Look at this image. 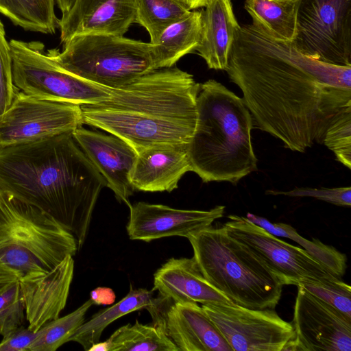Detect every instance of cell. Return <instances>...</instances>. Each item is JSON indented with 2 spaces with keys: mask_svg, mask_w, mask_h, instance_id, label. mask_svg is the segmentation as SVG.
Returning a JSON list of instances; mask_svg holds the SVG:
<instances>
[{
  "mask_svg": "<svg viewBox=\"0 0 351 351\" xmlns=\"http://www.w3.org/2000/svg\"><path fill=\"white\" fill-rule=\"evenodd\" d=\"M226 71L256 127L292 151L322 143L332 121L351 106V66L307 56L252 24L240 26Z\"/></svg>",
  "mask_w": 351,
  "mask_h": 351,
  "instance_id": "1",
  "label": "cell"
},
{
  "mask_svg": "<svg viewBox=\"0 0 351 351\" xmlns=\"http://www.w3.org/2000/svg\"><path fill=\"white\" fill-rule=\"evenodd\" d=\"M103 176L72 132L0 145V190L47 213L75 237H87Z\"/></svg>",
  "mask_w": 351,
  "mask_h": 351,
  "instance_id": "2",
  "label": "cell"
},
{
  "mask_svg": "<svg viewBox=\"0 0 351 351\" xmlns=\"http://www.w3.org/2000/svg\"><path fill=\"white\" fill-rule=\"evenodd\" d=\"M200 84L175 65L154 69L112 89L109 99L80 105L84 123L117 136L138 152L189 145L196 125Z\"/></svg>",
  "mask_w": 351,
  "mask_h": 351,
  "instance_id": "3",
  "label": "cell"
},
{
  "mask_svg": "<svg viewBox=\"0 0 351 351\" xmlns=\"http://www.w3.org/2000/svg\"><path fill=\"white\" fill-rule=\"evenodd\" d=\"M252 125L243 98L215 80L200 84L195 128L188 145L191 171L204 182L235 184L256 171Z\"/></svg>",
  "mask_w": 351,
  "mask_h": 351,
  "instance_id": "4",
  "label": "cell"
},
{
  "mask_svg": "<svg viewBox=\"0 0 351 351\" xmlns=\"http://www.w3.org/2000/svg\"><path fill=\"white\" fill-rule=\"evenodd\" d=\"M193 258L205 278L235 304L275 308L283 285L247 245L223 226H211L187 237Z\"/></svg>",
  "mask_w": 351,
  "mask_h": 351,
  "instance_id": "5",
  "label": "cell"
},
{
  "mask_svg": "<svg viewBox=\"0 0 351 351\" xmlns=\"http://www.w3.org/2000/svg\"><path fill=\"white\" fill-rule=\"evenodd\" d=\"M77 250L74 235L52 217L0 190V263L20 278L48 272Z\"/></svg>",
  "mask_w": 351,
  "mask_h": 351,
  "instance_id": "6",
  "label": "cell"
},
{
  "mask_svg": "<svg viewBox=\"0 0 351 351\" xmlns=\"http://www.w3.org/2000/svg\"><path fill=\"white\" fill-rule=\"evenodd\" d=\"M153 45L124 36L85 34L47 50L62 68L111 89L124 86L154 70Z\"/></svg>",
  "mask_w": 351,
  "mask_h": 351,
  "instance_id": "7",
  "label": "cell"
},
{
  "mask_svg": "<svg viewBox=\"0 0 351 351\" xmlns=\"http://www.w3.org/2000/svg\"><path fill=\"white\" fill-rule=\"evenodd\" d=\"M14 85L40 99L93 104L110 97L112 89L86 80L62 68L38 41L12 39L9 42Z\"/></svg>",
  "mask_w": 351,
  "mask_h": 351,
  "instance_id": "8",
  "label": "cell"
},
{
  "mask_svg": "<svg viewBox=\"0 0 351 351\" xmlns=\"http://www.w3.org/2000/svg\"><path fill=\"white\" fill-rule=\"evenodd\" d=\"M296 1L295 47L322 62L351 66V0Z\"/></svg>",
  "mask_w": 351,
  "mask_h": 351,
  "instance_id": "9",
  "label": "cell"
},
{
  "mask_svg": "<svg viewBox=\"0 0 351 351\" xmlns=\"http://www.w3.org/2000/svg\"><path fill=\"white\" fill-rule=\"evenodd\" d=\"M232 351H282L295 338L291 322L274 308L252 309L235 304H202Z\"/></svg>",
  "mask_w": 351,
  "mask_h": 351,
  "instance_id": "10",
  "label": "cell"
},
{
  "mask_svg": "<svg viewBox=\"0 0 351 351\" xmlns=\"http://www.w3.org/2000/svg\"><path fill=\"white\" fill-rule=\"evenodd\" d=\"M228 219L223 226L228 234L247 245L283 285L337 278L304 249L279 239L245 217L230 215Z\"/></svg>",
  "mask_w": 351,
  "mask_h": 351,
  "instance_id": "11",
  "label": "cell"
},
{
  "mask_svg": "<svg viewBox=\"0 0 351 351\" xmlns=\"http://www.w3.org/2000/svg\"><path fill=\"white\" fill-rule=\"evenodd\" d=\"M83 124L80 105L40 99L19 90L0 117V145L73 132Z\"/></svg>",
  "mask_w": 351,
  "mask_h": 351,
  "instance_id": "12",
  "label": "cell"
},
{
  "mask_svg": "<svg viewBox=\"0 0 351 351\" xmlns=\"http://www.w3.org/2000/svg\"><path fill=\"white\" fill-rule=\"evenodd\" d=\"M295 338L282 351H350L351 317L298 286Z\"/></svg>",
  "mask_w": 351,
  "mask_h": 351,
  "instance_id": "13",
  "label": "cell"
},
{
  "mask_svg": "<svg viewBox=\"0 0 351 351\" xmlns=\"http://www.w3.org/2000/svg\"><path fill=\"white\" fill-rule=\"evenodd\" d=\"M129 208L128 237L145 242L175 236L187 238L211 226L225 212L224 206L208 210H184L143 202L131 204Z\"/></svg>",
  "mask_w": 351,
  "mask_h": 351,
  "instance_id": "14",
  "label": "cell"
},
{
  "mask_svg": "<svg viewBox=\"0 0 351 351\" xmlns=\"http://www.w3.org/2000/svg\"><path fill=\"white\" fill-rule=\"evenodd\" d=\"M149 312L182 351H232L202 307L194 302H173L162 308V298Z\"/></svg>",
  "mask_w": 351,
  "mask_h": 351,
  "instance_id": "15",
  "label": "cell"
},
{
  "mask_svg": "<svg viewBox=\"0 0 351 351\" xmlns=\"http://www.w3.org/2000/svg\"><path fill=\"white\" fill-rule=\"evenodd\" d=\"M73 136L84 154L103 176L107 187L117 200L131 205L129 198L135 191L131 176L138 153L128 143L113 134L108 135L80 127Z\"/></svg>",
  "mask_w": 351,
  "mask_h": 351,
  "instance_id": "16",
  "label": "cell"
},
{
  "mask_svg": "<svg viewBox=\"0 0 351 351\" xmlns=\"http://www.w3.org/2000/svg\"><path fill=\"white\" fill-rule=\"evenodd\" d=\"M136 0H74L58 21L60 41L85 34L124 36L135 23Z\"/></svg>",
  "mask_w": 351,
  "mask_h": 351,
  "instance_id": "17",
  "label": "cell"
},
{
  "mask_svg": "<svg viewBox=\"0 0 351 351\" xmlns=\"http://www.w3.org/2000/svg\"><path fill=\"white\" fill-rule=\"evenodd\" d=\"M73 272L74 260L68 256L48 272L19 279L29 329L36 332L59 317L66 304Z\"/></svg>",
  "mask_w": 351,
  "mask_h": 351,
  "instance_id": "18",
  "label": "cell"
},
{
  "mask_svg": "<svg viewBox=\"0 0 351 351\" xmlns=\"http://www.w3.org/2000/svg\"><path fill=\"white\" fill-rule=\"evenodd\" d=\"M152 290L173 302L234 304L205 278L193 257L167 261L154 273Z\"/></svg>",
  "mask_w": 351,
  "mask_h": 351,
  "instance_id": "19",
  "label": "cell"
},
{
  "mask_svg": "<svg viewBox=\"0 0 351 351\" xmlns=\"http://www.w3.org/2000/svg\"><path fill=\"white\" fill-rule=\"evenodd\" d=\"M191 166L188 145L152 147L138 152L131 176L134 190L171 192Z\"/></svg>",
  "mask_w": 351,
  "mask_h": 351,
  "instance_id": "20",
  "label": "cell"
},
{
  "mask_svg": "<svg viewBox=\"0 0 351 351\" xmlns=\"http://www.w3.org/2000/svg\"><path fill=\"white\" fill-rule=\"evenodd\" d=\"M202 10L199 43L195 51L209 69L225 70L240 26L231 0H210Z\"/></svg>",
  "mask_w": 351,
  "mask_h": 351,
  "instance_id": "21",
  "label": "cell"
},
{
  "mask_svg": "<svg viewBox=\"0 0 351 351\" xmlns=\"http://www.w3.org/2000/svg\"><path fill=\"white\" fill-rule=\"evenodd\" d=\"M202 10L190 11L184 19L170 25L152 44L154 69L169 68L184 56L193 53L201 37Z\"/></svg>",
  "mask_w": 351,
  "mask_h": 351,
  "instance_id": "22",
  "label": "cell"
},
{
  "mask_svg": "<svg viewBox=\"0 0 351 351\" xmlns=\"http://www.w3.org/2000/svg\"><path fill=\"white\" fill-rule=\"evenodd\" d=\"M159 298L153 297V290L134 289L130 286L128 293L112 306L103 308L84 322L69 339L80 344L84 350L100 340L105 328L116 319L137 310H149L158 302Z\"/></svg>",
  "mask_w": 351,
  "mask_h": 351,
  "instance_id": "23",
  "label": "cell"
},
{
  "mask_svg": "<svg viewBox=\"0 0 351 351\" xmlns=\"http://www.w3.org/2000/svg\"><path fill=\"white\" fill-rule=\"evenodd\" d=\"M252 24L274 38L293 41L296 32V0H245Z\"/></svg>",
  "mask_w": 351,
  "mask_h": 351,
  "instance_id": "24",
  "label": "cell"
},
{
  "mask_svg": "<svg viewBox=\"0 0 351 351\" xmlns=\"http://www.w3.org/2000/svg\"><path fill=\"white\" fill-rule=\"evenodd\" d=\"M245 217L276 237L289 239L304 247L333 276L341 278L347 268L346 255L335 247L323 243L313 238L311 241L300 236L291 225L285 223H271L266 218L247 213Z\"/></svg>",
  "mask_w": 351,
  "mask_h": 351,
  "instance_id": "25",
  "label": "cell"
},
{
  "mask_svg": "<svg viewBox=\"0 0 351 351\" xmlns=\"http://www.w3.org/2000/svg\"><path fill=\"white\" fill-rule=\"evenodd\" d=\"M0 13L26 31L53 34L58 27L55 0H0Z\"/></svg>",
  "mask_w": 351,
  "mask_h": 351,
  "instance_id": "26",
  "label": "cell"
},
{
  "mask_svg": "<svg viewBox=\"0 0 351 351\" xmlns=\"http://www.w3.org/2000/svg\"><path fill=\"white\" fill-rule=\"evenodd\" d=\"M109 351H178V348L158 324L136 320L116 330L107 339Z\"/></svg>",
  "mask_w": 351,
  "mask_h": 351,
  "instance_id": "27",
  "label": "cell"
},
{
  "mask_svg": "<svg viewBox=\"0 0 351 351\" xmlns=\"http://www.w3.org/2000/svg\"><path fill=\"white\" fill-rule=\"evenodd\" d=\"M135 6V23L147 31L151 44H155L167 27L191 11L179 0H136Z\"/></svg>",
  "mask_w": 351,
  "mask_h": 351,
  "instance_id": "28",
  "label": "cell"
},
{
  "mask_svg": "<svg viewBox=\"0 0 351 351\" xmlns=\"http://www.w3.org/2000/svg\"><path fill=\"white\" fill-rule=\"evenodd\" d=\"M93 305L90 299L69 314L53 319L38 331L39 335L31 344L29 351H55L69 339L85 322V315Z\"/></svg>",
  "mask_w": 351,
  "mask_h": 351,
  "instance_id": "29",
  "label": "cell"
},
{
  "mask_svg": "<svg viewBox=\"0 0 351 351\" xmlns=\"http://www.w3.org/2000/svg\"><path fill=\"white\" fill-rule=\"evenodd\" d=\"M323 143L337 160L351 168V106L342 110L326 129Z\"/></svg>",
  "mask_w": 351,
  "mask_h": 351,
  "instance_id": "30",
  "label": "cell"
},
{
  "mask_svg": "<svg viewBox=\"0 0 351 351\" xmlns=\"http://www.w3.org/2000/svg\"><path fill=\"white\" fill-rule=\"evenodd\" d=\"M298 286L351 317V287L340 278L304 282Z\"/></svg>",
  "mask_w": 351,
  "mask_h": 351,
  "instance_id": "31",
  "label": "cell"
},
{
  "mask_svg": "<svg viewBox=\"0 0 351 351\" xmlns=\"http://www.w3.org/2000/svg\"><path fill=\"white\" fill-rule=\"evenodd\" d=\"M25 304L19 280L0 293V335L23 326Z\"/></svg>",
  "mask_w": 351,
  "mask_h": 351,
  "instance_id": "32",
  "label": "cell"
},
{
  "mask_svg": "<svg viewBox=\"0 0 351 351\" xmlns=\"http://www.w3.org/2000/svg\"><path fill=\"white\" fill-rule=\"evenodd\" d=\"M19 89L14 85L12 58L3 24L0 20V117L10 106Z\"/></svg>",
  "mask_w": 351,
  "mask_h": 351,
  "instance_id": "33",
  "label": "cell"
},
{
  "mask_svg": "<svg viewBox=\"0 0 351 351\" xmlns=\"http://www.w3.org/2000/svg\"><path fill=\"white\" fill-rule=\"evenodd\" d=\"M269 195H285L290 197H311L327 202L337 206H351V188H295L289 191H266Z\"/></svg>",
  "mask_w": 351,
  "mask_h": 351,
  "instance_id": "34",
  "label": "cell"
},
{
  "mask_svg": "<svg viewBox=\"0 0 351 351\" xmlns=\"http://www.w3.org/2000/svg\"><path fill=\"white\" fill-rule=\"evenodd\" d=\"M38 335V330L35 332L28 327H20L3 337L0 341V351H29Z\"/></svg>",
  "mask_w": 351,
  "mask_h": 351,
  "instance_id": "35",
  "label": "cell"
},
{
  "mask_svg": "<svg viewBox=\"0 0 351 351\" xmlns=\"http://www.w3.org/2000/svg\"><path fill=\"white\" fill-rule=\"evenodd\" d=\"M90 299L93 304L110 305L114 303L116 295L109 287H97L90 293Z\"/></svg>",
  "mask_w": 351,
  "mask_h": 351,
  "instance_id": "36",
  "label": "cell"
},
{
  "mask_svg": "<svg viewBox=\"0 0 351 351\" xmlns=\"http://www.w3.org/2000/svg\"><path fill=\"white\" fill-rule=\"evenodd\" d=\"M19 278L17 272L0 263V293L19 281Z\"/></svg>",
  "mask_w": 351,
  "mask_h": 351,
  "instance_id": "37",
  "label": "cell"
},
{
  "mask_svg": "<svg viewBox=\"0 0 351 351\" xmlns=\"http://www.w3.org/2000/svg\"><path fill=\"white\" fill-rule=\"evenodd\" d=\"M190 10L205 7L210 0H179Z\"/></svg>",
  "mask_w": 351,
  "mask_h": 351,
  "instance_id": "38",
  "label": "cell"
},
{
  "mask_svg": "<svg viewBox=\"0 0 351 351\" xmlns=\"http://www.w3.org/2000/svg\"><path fill=\"white\" fill-rule=\"evenodd\" d=\"M74 0H55L58 8L61 11L62 14L66 12L72 6Z\"/></svg>",
  "mask_w": 351,
  "mask_h": 351,
  "instance_id": "39",
  "label": "cell"
},
{
  "mask_svg": "<svg viewBox=\"0 0 351 351\" xmlns=\"http://www.w3.org/2000/svg\"><path fill=\"white\" fill-rule=\"evenodd\" d=\"M88 351H109V346L107 340L103 342L94 343Z\"/></svg>",
  "mask_w": 351,
  "mask_h": 351,
  "instance_id": "40",
  "label": "cell"
}]
</instances>
